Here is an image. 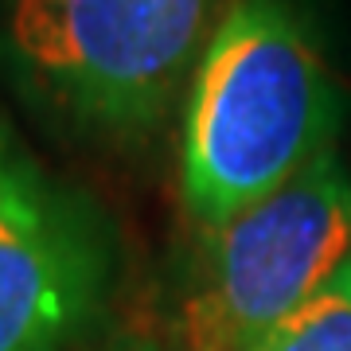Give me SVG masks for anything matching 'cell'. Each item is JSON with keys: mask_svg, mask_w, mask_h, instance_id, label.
Listing matches in <instances>:
<instances>
[{"mask_svg": "<svg viewBox=\"0 0 351 351\" xmlns=\"http://www.w3.org/2000/svg\"><path fill=\"white\" fill-rule=\"evenodd\" d=\"M98 351H176V348H168V343H160V339H152V336H141V332H125V336L101 343Z\"/></svg>", "mask_w": 351, "mask_h": 351, "instance_id": "cell-6", "label": "cell"}, {"mask_svg": "<svg viewBox=\"0 0 351 351\" xmlns=\"http://www.w3.org/2000/svg\"><path fill=\"white\" fill-rule=\"evenodd\" d=\"M110 289L101 211L0 117V351H66L98 324Z\"/></svg>", "mask_w": 351, "mask_h": 351, "instance_id": "cell-4", "label": "cell"}, {"mask_svg": "<svg viewBox=\"0 0 351 351\" xmlns=\"http://www.w3.org/2000/svg\"><path fill=\"white\" fill-rule=\"evenodd\" d=\"M184 351H254L351 262V172L324 152L285 188L203 230Z\"/></svg>", "mask_w": 351, "mask_h": 351, "instance_id": "cell-3", "label": "cell"}, {"mask_svg": "<svg viewBox=\"0 0 351 351\" xmlns=\"http://www.w3.org/2000/svg\"><path fill=\"white\" fill-rule=\"evenodd\" d=\"M343 94L293 0H234L191 75L180 141L184 207L203 230L332 152Z\"/></svg>", "mask_w": 351, "mask_h": 351, "instance_id": "cell-1", "label": "cell"}, {"mask_svg": "<svg viewBox=\"0 0 351 351\" xmlns=\"http://www.w3.org/2000/svg\"><path fill=\"white\" fill-rule=\"evenodd\" d=\"M254 351H351V262Z\"/></svg>", "mask_w": 351, "mask_h": 351, "instance_id": "cell-5", "label": "cell"}, {"mask_svg": "<svg viewBox=\"0 0 351 351\" xmlns=\"http://www.w3.org/2000/svg\"><path fill=\"white\" fill-rule=\"evenodd\" d=\"M226 0H0V78L94 145H141L191 86Z\"/></svg>", "mask_w": 351, "mask_h": 351, "instance_id": "cell-2", "label": "cell"}]
</instances>
